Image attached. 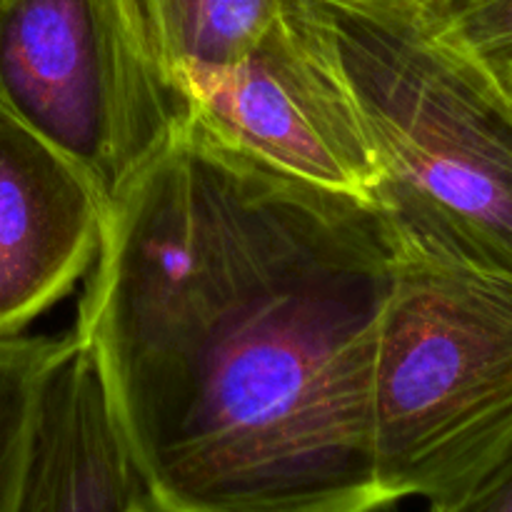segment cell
<instances>
[{
	"label": "cell",
	"mask_w": 512,
	"mask_h": 512,
	"mask_svg": "<svg viewBox=\"0 0 512 512\" xmlns=\"http://www.w3.org/2000/svg\"><path fill=\"white\" fill-rule=\"evenodd\" d=\"M378 205L185 120L105 215L75 335L153 512H380Z\"/></svg>",
	"instance_id": "1"
},
{
	"label": "cell",
	"mask_w": 512,
	"mask_h": 512,
	"mask_svg": "<svg viewBox=\"0 0 512 512\" xmlns=\"http://www.w3.org/2000/svg\"><path fill=\"white\" fill-rule=\"evenodd\" d=\"M400 245L512 278V93L410 0H323Z\"/></svg>",
	"instance_id": "2"
},
{
	"label": "cell",
	"mask_w": 512,
	"mask_h": 512,
	"mask_svg": "<svg viewBox=\"0 0 512 512\" xmlns=\"http://www.w3.org/2000/svg\"><path fill=\"white\" fill-rule=\"evenodd\" d=\"M388 505L435 498L512 445V278L400 245L373 368Z\"/></svg>",
	"instance_id": "3"
},
{
	"label": "cell",
	"mask_w": 512,
	"mask_h": 512,
	"mask_svg": "<svg viewBox=\"0 0 512 512\" xmlns=\"http://www.w3.org/2000/svg\"><path fill=\"white\" fill-rule=\"evenodd\" d=\"M0 115L73 160L105 215L190 118L143 0H0Z\"/></svg>",
	"instance_id": "4"
},
{
	"label": "cell",
	"mask_w": 512,
	"mask_h": 512,
	"mask_svg": "<svg viewBox=\"0 0 512 512\" xmlns=\"http://www.w3.org/2000/svg\"><path fill=\"white\" fill-rule=\"evenodd\" d=\"M183 95L190 118L223 143L305 183L373 198L378 160L323 0L273 25L233 65L188 80Z\"/></svg>",
	"instance_id": "5"
},
{
	"label": "cell",
	"mask_w": 512,
	"mask_h": 512,
	"mask_svg": "<svg viewBox=\"0 0 512 512\" xmlns=\"http://www.w3.org/2000/svg\"><path fill=\"white\" fill-rule=\"evenodd\" d=\"M105 208L83 170L0 115V335L70 295L98 258Z\"/></svg>",
	"instance_id": "6"
},
{
	"label": "cell",
	"mask_w": 512,
	"mask_h": 512,
	"mask_svg": "<svg viewBox=\"0 0 512 512\" xmlns=\"http://www.w3.org/2000/svg\"><path fill=\"white\" fill-rule=\"evenodd\" d=\"M13 512H153L98 363L75 330L40 380Z\"/></svg>",
	"instance_id": "7"
},
{
	"label": "cell",
	"mask_w": 512,
	"mask_h": 512,
	"mask_svg": "<svg viewBox=\"0 0 512 512\" xmlns=\"http://www.w3.org/2000/svg\"><path fill=\"white\" fill-rule=\"evenodd\" d=\"M308 3L310 0H143V8L160 60L183 95L188 80L233 65L273 25Z\"/></svg>",
	"instance_id": "8"
},
{
	"label": "cell",
	"mask_w": 512,
	"mask_h": 512,
	"mask_svg": "<svg viewBox=\"0 0 512 512\" xmlns=\"http://www.w3.org/2000/svg\"><path fill=\"white\" fill-rule=\"evenodd\" d=\"M63 340L0 335V512H13L40 380Z\"/></svg>",
	"instance_id": "9"
},
{
	"label": "cell",
	"mask_w": 512,
	"mask_h": 512,
	"mask_svg": "<svg viewBox=\"0 0 512 512\" xmlns=\"http://www.w3.org/2000/svg\"><path fill=\"white\" fill-rule=\"evenodd\" d=\"M425 23L512 85V0H410Z\"/></svg>",
	"instance_id": "10"
},
{
	"label": "cell",
	"mask_w": 512,
	"mask_h": 512,
	"mask_svg": "<svg viewBox=\"0 0 512 512\" xmlns=\"http://www.w3.org/2000/svg\"><path fill=\"white\" fill-rule=\"evenodd\" d=\"M428 512H512V445L448 493L430 498Z\"/></svg>",
	"instance_id": "11"
},
{
	"label": "cell",
	"mask_w": 512,
	"mask_h": 512,
	"mask_svg": "<svg viewBox=\"0 0 512 512\" xmlns=\"http://www.w3.org/2000/svg\"><path fill=\"white\" fill-rule=\"evenodd\" d=\"M510 93H512V85H510Z\"/></svg>",
	"instance_id": "12"
}]
</instances>
